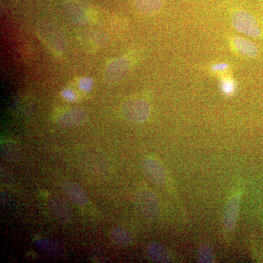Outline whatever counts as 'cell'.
Masks as SVG:
<instances>
[{
    "mask_svg": "<svg viewBox=\"0 0 263 263\" xmlns=\"http://www.w3.org/2000/svg\"><path fill=\"white\" fill-rule=\"evenodd\" d=\"M219 85L221 92L227 96H231L234 94L237 88L236 82L233 78L229 76L221 78Z\"/></svg>",
    "mask_w": 263,
    "mask_h": 263,
    "instance_id": "19",
    "label": "cell"
},
{
    "mask_svg": "<svg viewBox=\"0 0 263 263\" xmlns=\"http://www.w3.org/2000/svg\"><path fill=\"white\" fill-rule=\"evenodd\" d=\"M110 238L116 245L121 247H127L131 245L133 240L130 233L121 227H116L112 230Z\"/></svg>",
    "mask_w": 263,
    "mask_h": 263,
    "instance_id": "16",
    "label": "cell"
},
{
    "mask_svg": "<svg viewBox=\"0 0 263 263\" xmlns=\"http://www.w3.org/2000/svg\"><path fill=\"white\" fill-rule=\"evenodd\" d=\"M142 167L146 176L157 185L164 184L166 181V173L162 164L151 157H146L142 162Z\"/></svg>",
    "mask_w": 263,
    "mask_h": 263,
    "instance_id": "7",
    "label": "cell"
},
{
    "mask_svg": "<svg viewBox=\"0 0 263 263\" xmlns=\"http://www.w3.org/2000/svg\"><path fill=\"white\" fill-rule=\"evenodd\" d=\"M94 80L91 77H84L79 81V87L84 92H89L92 89Z\"/></svg>",
    "mask_w": 263,
    "mask_h": 263,
    "instance_id": "21",
    "label": "cell"
},
{
    "mask_svg": "<svg viewBox=\"0 0 263 263\" xmlns=\"http://www.w3.org/2000/svg\"><path fill=\"white\" fill-rule=\"evenodd\" d=\"M2 153L4 155V157L8 159H16V157H18L20 155V152H19L18 148H17L16 146L14 144H11L9 143L8 145H4L2 148Z\"/></svg>",
    "mask_w": 263,
    "mask_h": 263,
    "instance_id": "20",
    "label": "cell"
},
{
    "mask_svg": "<svg viewBox=\"0 0 263 263\" xmlns=\"http://www.w3.org/2000/svg\"><path fill=\"white\" fill-rule=\"evenodd\" d=\"M122 112L129 122L141 124L149 118L150 104L143 99H132L124 104Z\"/></svg>",
    "mask_w": 263,
    "mask_h": 263,
    "instance_id": "2",
    "label": "cell"
},
{
    "mask_svg": "<svg viewBox=\"0 0 263 263\" xmlns=\"http://www.w3.org/2000/svg\"><path fill=\"white\" fill-rule=\"evenodd\" d=\"M148 257L156 262H173L172 256L167 247L162 243H153L148 248Z\"/></svg>",
    "mask_w": 263,
    "mask_h": 263,
    "instance_id": "14",
    "label": "cell"
},
{
    "mask_svg": "<svg viewBox=\"0 0 263 263\" xmlns=\"http://www.w3.org/2000/svg\"><path fill=\"white\" fill-rule=\"evenodd\" d=\"M231 22L233 27L246 36L254 38L262 36V29L258 21L248 11L236 10L232 15Z\"/></svg>",
    "mask_w": 263,
    "mask_h": 263,
    "instance_id": "1",
    "label": "cell"
},
{
    "mask_svg": "<svg viewBox=\"0 0 263 263\" xmlns=\"http://www.w3.org/2000/svg\"><path fill=\"white\" fill-rule=\"evenodd\" d=\"M87 117V112L84 109H71L59 117L57 119V124L62 128L77 127L85 122Z\"/></svg>",
    "mask_w": 263,
    "mask_h": 263,
    "instance_id": "10",
    "label": "cell"
},
{
    "mask_svg": "<svg viewBox=\"0 0 263 263\" xmlns=\"http://www.w3.org/2000/svg\"><path fill=\"white\" fill-rule=\"evenodd\" d=\"M62 96L63 97L65 100H68V101H75L76 100V95L72 90L70 89H65L62 90Z\"/></svg>",
    "mask_w": 263,
    "mask_h": 263,
    "instance_id": "23",
    "label": "cell"
},
{
    "mask_svg": "<svg viewBox=\"0 0 263 263\" xmlns=\"http://www.w3.org/2000/svg\"><path fill=\"white\" fill-rule=\"evenodd\" d=\"M229 69V65L226 62H219V63L214 64L209 67L210 72L216 74L224 73Z\"/></svg>",
    "mask_w": 263,
    "mask_h": 263,
    "instance_id": "22",
    "label": "cell"
},
{
    "mask_svg": "<svg viewBox=\"0 0 263 263\" xmlns=\"http://www.w3.org/2000/svg\"><path fill=\"white\" fill-rule=\"evenodd\" d=\"M79 39L83 46L91 51H97L108 42V38L103 33L90 29H85L81 32Z\"/></svg>",
    "mask_w": 263,
    "mask_h": 263,
    "instance_id": "8",
    "label": "cell"
},
{
    "mask_svg": "<svg viewBox=\"0 0 263 263\" xmlns=\"http://www.w3.org/2000/svg\"><path fill=\"white\" fill-rule=\"evenodd\" d=\"M137 9L143 14L155 15L162 10V0H134Z\"/></svg>",
    "mask_w": 263,
    "mask_h": 263,
    "instance_id": "15",
    "label": "cell"
},
{
    "mask_svg": "<svg viewBox=\"0 0 263 263\" xmlns=\"http://www.w3.org/2000/svg\"><path fill=\"white\" fill-rule=\"evenodd\" d=\"M239 212V196L232 197L227 204L224 214V226L228 230L234 229Z\"/></svg>",
    "mask_w": 263,
    "mask_h": 263,
    "instance_id": "13",
    "label": "cell"
},
{
    "mask_svg": "<svg viewBox=\"0 0 263 263\" xmlns=\"http://www.w3.org/2000/svg\"><path fill=\"white\" fill-rule=\"evenodd\" d=\"M135 201L138 210L147 219H155L160 214L158 200L155 194L150 190H140L136 194Z\"/></svg>",
    "mask_w": 263,
    "mask_h": 263,
    "instance_id": "3",
    "label": "cell"
},
{
    "mask_svg": "<svg viewBox=\"0 0 263 263\" xmlns=\"http://www.w3.org/2000/svg\"><path fill=\"white\" fill-rule=\"evenodd\" d=\"M47 202L50 210L58 220L63 223H67L72 219V212L70 207L61 197L58 195H49L47 198Z\"/></svg>",
    "mask_w": 263,
    "mask_h": 263,
    "instance_id": "9",
    "label": "cell"
},
{
    "mask_svg": "<svg viewBox=\"0 0 263 263\" xmlns=\"http://www.w3.org/2000/svg\"><path fill=\"white\" fill-rule=\"evenodd\" d=\"M197 262L200 263H212L215 262V257L212 249L207 245H202L197 251Z\"/></svg>",
    "mask_w": 263,
    "mask_h": 263,
    "instance_id": "18",
    "label": "cell"
},
{
    "mask_svg": "<svg viewBox=\"0 0 263 263\" xmlns=\"http://www.w3.org/2000/svg\"><path fill=\"white\" fill-rule=\"evenodd\" d=\"M61 187L63 193L76 205L84 206L89 203V197L77 183L73 181H65L62 183Z\"/></svg>",
    "mask_w": 263,
    "mask_h": 263,
    "instance_id": "11",
    "label": "cell"
},
{
    "mask_svg": "<svg viewBox=\"0 0 263 263\" xmlns=\"http://www.w3.org/2000/svg\"><path fill=\"white\" fill-rule=\"evenodd\" d=\"M132 62L126 57H119L110 62L104 72L105 80L108 84H115L122 80L130 70Z\"/></svg>",
    "mask_w": 263,
    "mask_h": 263,
    "instance_id": "5",
    "label": "cell"
},
{
    "mask_svg": "<svg viewBox=\"0 0 263 263\" xmlns=\"http://www.w3.org/2000/svg\"><path fill=\"white\" fill-rule=\"evenodd\" d=\"M35 245L38 248L43 252L52 255H61L62 249L60 246L53 243L49 240L37 239L35 240Z\"/></svg>",
    "mask_w": 263,
    "mask_h": 263,
    "instance_id": "17",
    "label": "cell"
},
{
    "mask_svg": "<svg viewBox=\"0 0 263 263\" xmlns=\"http://www.w3.org/2000/svg\"><path fill=\"white\" fill-rule=\"evenodd\" d=\"M39 34L43 42L46 43V46L53 53L57 55H62L64 53L65 44L60 33L46 28L40 30Z\"/></svg>",
    "mask_w": 263,
    "mask_h": 263,
    "instance_id": "12",
    "label": "cell"
},
{
    "mask_svg": "<svg viewBox=\"0 0 263 263\" xmlns=\"http://www.w3.org/2000/svg\"><path fill=\"white\" fill-rule=\"evenodd\" d=\"M65 7L67 15L78 25H84L95 19V12L82 0H68Z\"/></svg>",
    "mask_w": 263,
    "mask_h": 263,
    "instance_id": "4",
    "label": "cell"
},
{
    "mask_svg": "<svg viewBox=\"0 0 263 263\" xmlns=\"http://www.w3.org/2000/svg\"><path fill=\"white\" fill-rule=\"evenodd\" d=\"M230 43L232 49L240 56L255 58L259 55L258 46L247 38L232 36L230 39Z\"/></svg>",
    "mask_w": 263,
    "mask_h": 263,
    "instance_id": "6",
    "label": "cell"
}]
</instances>
